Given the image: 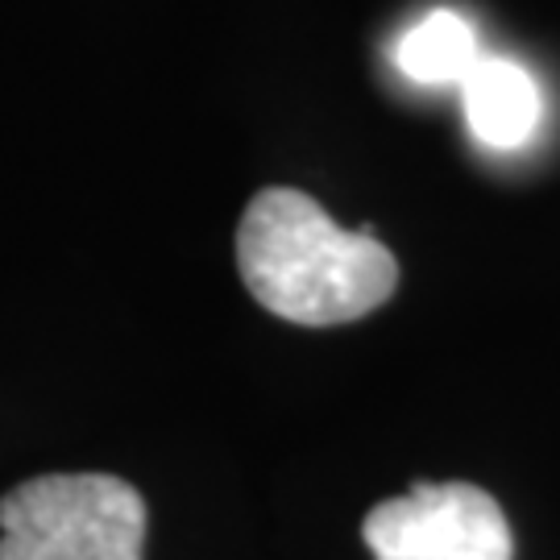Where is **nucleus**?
Here are the masks:
<instances>
[{
    "mask_svg": "<svg viewBox=\"0 0 560 560\" xmlns=\"http://www.w3.org/2000/svg\"><path fill=\"white\" fill-rule=\"evenodd\" d=\"M237 270L266 312L303 328L361 320L399 287V261L370 224L340 229L295 187H266L249 200L237 229Z\"/></svg>",
    "mask_w": 560,
    "mask_h": 560,
    "instance_id": "f257e3e1",
    "label": "nucleus"
},
{
    "mask_svg": "<svg viewBox=\"0 0 560 560\" xmlns=\"http://www.w3.org/2000/svg\"><path fill=\"white\" fill-rule=\"evenodd\" d=\"M145 502L113 474H46L0 499V560H141Z\"/></svg>",
    "mask_w": 560,
    "mask_h": 560,
    "instance_id": "f03ea898",
    "label": "nucleus"
},
{
    "mask_svg": "<svg viewBox=\"0 0 560 560\" xmlns=\"http://www.w3.org/2000/svg\"><path fill=\"white\" fill-rule=\"evenodd\" d=\"M361 540L374 560H515L502 506L469 481H420L378 502Z\"/></svg>",
    "mask_w": 560,
    "mask_h": 560,
    "instance_id": "7ed1b4c3",
    "label": "nucleus"
},
{
    "mask_svg": "<svg viewBox=\"0 0 560 560\" xmlns=\"http://www.w3.org/2000/svg\"><path fill=\"white\" fill-rule=\"evenodd\" d=\"M460 104L474 138L490 150H520L540 129L544 96L532 71L502 55H481V62L460 83Z\"/></svg>",
    "mask_w": 560,
    "mask_h": 560,
    "instance_id": "20e7f679",
    "label": "nucleus"
},
{
    "mask_svg": "<svg viewBox=\"0 0 560 560\" xmlns=\"http://www.w3.org/2000/svg\"><path fill=\"white\" fill-rule=\"evenodd\" d=\"M478 30L460 18L457 9H432L423 13L399 42H395V67L420 88H460L469 71L481 62Z\"/></svg>",
    "mask_w": 560,
    "mask_h": 560,
    "instance_id": "39448f33",
    "label": "nucleus"
}]
</instances>
